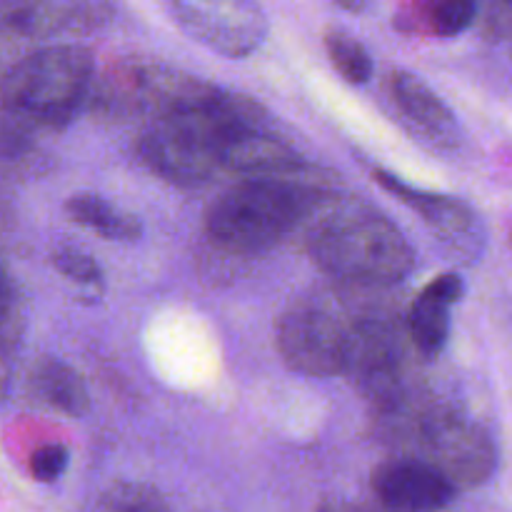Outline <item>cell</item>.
<instances>
[{
	"label": "cell",
	"mask_w": 512,
	"mask_h": 512,
	"mask_svg": "<svg viewBox=\"0 0 512 512\" xmlns=\"http://www.w3.org/2000/svg\"><path fill=\"white\" fill-rule=\"evenodd\" d=\"M318 512H393L380 503H350V500H330L323 503Z\"/></svg>",
	"instance_id": "cell-23"
},
{
	"label": "cell",
	"mask_w": 512,
	"mask_h": 512,
	"mask_svg": "<svg viewBox=\"0 0 512 512\" xmlns=\"http://www.w3.org/2000/svg\"><path fill=\"white\" fill-rule=\"evenodd\" d=\"M55 268L60 270L68 278L78 280V283H98L100 278V268L90 255L80 253V250L73 248H63L53 255Z\"/></svg>",
	"instance_id": "cell-21"
},
{
	"label": "cell",
	"mask_w": 512,
	"mask_h": 512,
	"mask_svg": "<svg viewBox=\"0 0 512 512\" xmlns=\"http://www.w3.org/2000/svg\"><path fill=\"white\" fill-rule=\"evenodd\" d=\"M328 183L308 168L230 185L205 210V233L230 253H260L293 233L303 220L335 203Z\"/></svg>",
	"instance_id": "cell-1"
},
{
	"label": "cell",
	"mask_w": 512,
	"mask_h": 512,
	"mask_svg": "<svg viewBox=\"0 0 512 512\" xmlns=\"http://www.w3.org/2000/svg\"><path fill=\"white\" fill-rule=\"evenodd\" d=\"M305 170V160L298 150L268 128H255L238 135L228 145L223 158V173H235L240 178H270Z\"/></svg>",
	"instance_id": "cell-12"
},
{
	"label": "cell",
	"mask_w": 512,
	"mask_h": 512,
	"mask_svg": "<svg viewBox=\"0 0 512 512\" xmlns=\"http://www.w3.org/2000/svg\"><path fill=\"white\" fill-rule=\"evenodd\" d=\"M168 13L175 23L205 48L228 58H243L258 50L268 35V18L263 8L243 0L220 3H170Z\"/></svg>",
	"instance_id": "cell-8"
},
{
	"label": "cell",
	"mask_w": 512,
	"mask_h": 512,
	"mask_svg": "<svg viewBox=\"0 0 512 512\" xmlns=\"http://www.w3.org/2000/svg\"><path fill=\"white\" fill-rule=\"evenodd\" d=\"M463 280H460V275L455 273H445V275H438L435 280H430L428 285L423 288V293L433 295V298L443 300V303L453 305L455 300H460V295H463Z\"/></svg>",
	"instance_id": "cell-22"
},
{
	"label": "cell",
	"mask_w": 512,
	"mask_h": 512,
	"mask_svg": "<svg viewBox=\"0 0 512 512\" xmlns=\"http://www.w3.org/2000/svg\"><path fill=\"white\" fill-rule=\"evenodd\" d=\"M510 248H512V230H510Z\"/></svg>",
	"instance_id": "cell-24"
},
{
	"label": "cell",
	"mask_w": 512,
	"mask_h": 512,
	"mask_svg": "<svg viewBox=\"0 0 512 512\" xmlns=\"http://www.w3.org/2000/svg\"><path fill=\"white\" fill-rule=\"evenodd\" d=\"M93 53L80 43H55L25 55L5 75V128L20 133L58 130L88 103L93 88Z\"/></svg>",
	"instance_id": "cell-4"
},
{
	"label": "cell",
	"mask_w": 512,
	"mask_h": 512,
	"mask_svg": "<svg viewBox=\"0 0 512 512\" xmlns=\"http://www.w3.org/2000/svg\"><path fill=\"white\" fill-rule=\"evenodd\" d=\"M323 40L335 70H338L348 83H368L370 75H373V58H370L368 48H365L353 33H348V30L340 28V25H328Z\"/></svg>",
	"instance_id": "cell-17"
},
{
	"label": "cell",
	"mask_w": 512,
	"mask_h": 512,
	"mask_svg": "<svg viewBox=\"0 0 512 512\" xmlns=\"http://www.w3.org/2000/svg\"><path fill=\"white\" fill-rule=\"evenodd\" d=\"M415 438L420 460L433 465L455 488H478L488 483L498 465V450L483 425L450 408L423 410Z\"/></svg>",
	"instance_id": "cell-7"
},
{
	"label": "cell",
	"mask_w": 512,
	"mask_h": 512,
	"mask_svg": "<svg viewBox=\"0 0 512 512\" xmlns=\"http://www.w3.org/2000/svg\"><path fill=\"white\" fill-rule=\"evenodd\" d=\"M390 95H393L405 123L413 125L415 133L440 145H453L458 140L460 130L453 110L443 103V98L423 78L408 73V70H393L390 73Z\"/></svg>",
	"instance_id": "cell-11"
},
{
	"label": "cell",
	"mask_w": 512,
	"mask_h": 512,
	"mask_svg": "<svg viewBox=\"0 0 512 512\" xmlns=\"http://www.w3.org/2000/svg\"><path fill=\"white\" fill-rule=\"evenodd\" d=\"M423 23L438 38H455L473 25L478 15V5L470 0H440V3L425 5Z\"/></svg>",
	"instance_id": "cell-18"
},
{
	"label": "cell",
	"mask_w": 512,
	"mask_h": 512,
	"mask_svg": "<svg viewBox=\"0 0 512 512\" xmlns=\"http://www.w3.org/2000/svg\"><path fill=\"white\" fill-rule=\"evenodd\" d=\"M370 485L378 503L393 512H438L458 493L440 470L420 458H395L378 465Z\"/></svg>",
	"instance_id": "cell-9"
},
{
	"label": "cell",
	"mask_w": 512,
	"mask_h": 512,
	"mask_svg": "<svg viewBox=\"0 0 512 512\" xmlns=\"http://www.w3.org/2000/svg\"><path fill=\"white\" fill-rule=\"evenodd\" d=\"M308 255L325 275L350 285H395L415 253L393 220L363 205H330L308 233Z\"/></svg>",
	"instance_id": "cell-3"
},
{
	"label": "cell",
	"mask_w": 512,
	"mask_h": 512,
	"mask_svg": "<svg viewBox=\"0 0 512 512\" xmlns=\"http://www.w3.org/2000/svg\"><path fill=\"white\" fill-rule=\"evenodd\" d=\"M65 213L83 228H90L93 233L103 235L108 240H135L143 233V225L135 215L115 208L108 200L93 193L70 195L65 200Z\"/></svg>",
	"instance_id": "cell-15"
},
{
	"label": "cell",
	"mask_w": 512,
	"mask_h": 512,
	"mask_svg": "<svg viewBox=\"0 0 512 512\" xmlns=\"http://www.w3.org/2000/svg\"><path fill=\"white\" fill-rule=\"evenodd\" d=\"M98 512H170V508L148 485L118 483L100 498Z\"/></svg>",
	"instance_id": "cell-19"
},
{
	"label": "cell",
	"mask_w": 512,
	"mask_h": 512,
	"mask_svg": "<svg viewBox=\"0 0 512 512\" xmlns=\"http://www.w3.org/2000/svg\"><path fill=\"white\" fill-rule=\"evenodd\" d=\"M30 385L35 393L53 405L55 410L65 415H83L88 410V390L80 375L75 373L70 365L60 363V360H40L35 363L33 375H30Z\"/></svg>",
	"instance_id": "cell-14"
},
{
	"label": "cell",
	"mask_w": 512,
	"mask_h": 512,
	"mask_svg": "<svg viewBox=\"0 0 512 512\" xmlns=\"http://www.w3.org/2000/svg\"><path fill=\"white\" fill-rule=\"evenodd\" d=\"M373 308L330 298H300L278 320V350L288 368L310 378L350 373L355 340Z\"/></svg>",
	"instance_id": "cell-6"
},
{
	"label": "cell",
	"mask_w": 512,
	"mask_h": 512,
	"mask_svg": "<svg viewBox=\"0 0 512 512\" xmlns=\"http://www.w3.org/2000/svg\"><path fill=\"white\" fill-rule=\"evenodd\" d=\"M375 180H378V185H383L390 195L400 198V203H405L410 210L423 215L425 223H428L435 233L443 235V238H460V235H468L475 230V213L470 210V205L463 203V200L450 198V195L428 193V190L410 188L408 183L395 178L388 170H375Z\"/></svg>",
	"instance_id": "cell-13"
},
{
	"label": "cell",
	"mask_w": 512,
	"mask_h": 512,
	"mask_svg": "<svg viewBox=\"0 0 512 512\" xmlns=\"http://www.w3.org/2000/svg\"><path fill=\"white\" fill-rule=\"evenodd\" d=\"M108 3H3V25L28 38L88 33L108 20Z\"/></svg>",
	"instance_id": "cell-10"
},
{
	"label": "cell",
	"mask_w": 512,
	"mask_h": 512,
	"mask_svg": "<svg viewBox=\"0 0 512 512\" xmlns=\"http://www.w3.org/2000/svg\"><path fill=\"white\" fill-rule=\"evenodd\" d=\"M255 128H268L263 105L220 88L210 103L150 123L138 140V155L163 180L200 185L223 170L228 145Z\"/></svg>",
	"instance_id": "cell-2"
},
{
	"label": "cell",
	"mask_w": 512,
	"mask_h": 512,
	"mask_svg": "<svg viewBox=\"0 0 512 512\" xmlns=\"http://www.w3.org/2000/svg\"><path fill=\"white\" fill-rule=\"evenodd\" d=\"M65 465H68V448L63 443H48L40 445L33 455H30V475L40 483H53L63 475Z\"/></svg>",
	"instance_id": "cell-20"
},
{
	"label": "cell",
	"mask_w": 512,
	"mask_h": 512,
	"mask_svg": "<svg viewBox=\"0 0 512 512\" xmlns=\"http://www.w3.org/2000/svg\"><path fill=\"white\" fill-rule=\"evenodd\" d=\"M220 88L163 63H115L90 88L88 108L108 120L145 118L150 123L210 103Z\"/></svg>",
	"instance_id": "cell-5"
},
{
	"label": "cell",
	"mask_w": 512,
	"mask_h": 512,
	"mask_svg": "<svg viewBox=\"0 0 512 512\" xmlns=\"http://www.w3.org/2000/svg\"><path fill=\"white\" fill-rule=\"evenodd\" d=\"M410 340L415 348L425 355L433 358L448 343L450 333V305L443 300L433 298L428 293H420L413 300L408 310V320H405Z\"/></svg>",
	"instance_id": "cell-16"
}]
</instances>
